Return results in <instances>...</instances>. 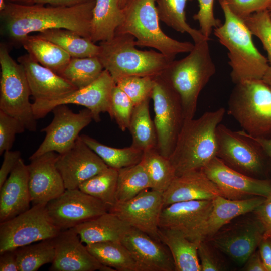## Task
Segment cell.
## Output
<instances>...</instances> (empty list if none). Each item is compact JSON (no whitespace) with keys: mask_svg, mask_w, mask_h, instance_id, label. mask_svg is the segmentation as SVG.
Here are the masks:
<instances>
[{"mask_svg":"<svg viewBox=\"0 0 271 271\" xmlns=\"http://www.w3.org/2000/svg\"><path fill=\"white\" fill-rule=\"evenodd\" d=\"M243 20L267 52L269 67L265 76L271 77V18L268 10L255 13Z\"/></svg>","mask_w":271,"mask_h":271,"instance_id":"cell-41","label":"cell"},{"mask_svg":"<svg viewBox=\"0 0 271 271\" xmlns=\"http://www.w3.org/2000/svg\"><path fill=\"white\" fill-rule=\"evenodd\" d=\"M21 158V153L19 151L10 150L4 152V159L0 168V187Z\"/></svg>","mask_w":271,"mask_h":271,"instance_id":"cell-49","label":"cell"},{"mask_svg":"<svg viewBox=\"0 0 271 271\" xmlns=\"http://www.w3.org/2000/svg\"><path fill=\"white\" fill-rule=\"evenodd\" d=\"M216 248L208 241L199 243L198 255L201 271H218L224 269L223 262L216 253Z\"/></svg>","mask_w":271,"mask_h":271,"instance_id":"cell-47","label":"cell"},{"mask_svg":"<svg viewBox=\"0 0 271 271\" xmlns=\"http://www.w3.org/2000/svg\"><path fill=\"white\" fill-rule=\"evenodd\" d=\"M131 228L115 214L108 211L73 228L82 242L87 245L106 241H121Z\"/></svg>","mask_w":271,"mask_h":271,"instance_id":"cell-27","label":"cell"},{"mask_svg":"<svg viewBox=\"0 0 271 271\" xmlns=\"http://www.w3.org/2000/svg\"><path fill=\"white\" fill-rule=\"evenodd\" d=\"M219 108L197 119L185 120L169 157L176 176L202 169L217 155L216 129L225 113Z\"/></svg>","mask_w":271,"mask_h":271,"instance_id":"cell-3","label":"cell"},{"mask_svg":"<svg viewBox=\"0 0 271 271\" xmlns=\"http://www.w3.org/2000/svg\"><path fill=\"white\" fill-rule=\"evenodd\" d=\"M95 1L73 7L8 3L0 12L1 34L8 41L7 45H21L22 40L32 32L55 28L69 29L90 40Z\"/></svg>","mask_w":271,"mask_h":271,"instance_id":"cell-1","label":"cell"},{"mask_svg":"<svg viewBox=\"0 0 271 271\" xmlns=\"http://www.w3.org/2000/svg\"><path fill=\"white\" fill-rule=\"evenodd\" d=\"M37 35L57 45L72 58L97 56L99 52V45L69 29H47Z\"/></svg>","mask_w":271,"mask_h":271,"instance_id":"cell-31","label":"cell"},{"mask_svg":"<svg viewBox=\"0 0 271 271\" xmlns=\"http://www.w3.org/2000/svg\"><path fill=\"white\" fill-rule=\"evenodd\" d=\"M151 99L155 113L157 149L162 155L169 158L185 121L181 99L160 74L154 77Z\"/></svg>","mask_w":271,"mask_h":271,"instance_id":"cell-10","label":"cell"},{"mask_svg":"<svg viewBox=\"0 0 271 271\" xmlns=\"http://www.w3.org/2000/svg\"><path fill=\"white\" fill-rule=\"evenodd\" d=\"M48 215L60 231L72 228L109 211V207L79 189H66L46 204Z\"/></svg>","mask_w":271,"mask_h":271,"instance_id":"cell-13","label":"cell"},{"mask_svg":"<svg viewBox=\"0 0 271 271\" xmlns=\"http://www.w3.org/2000/svg\"><path fill=\"white\" fill-rule=\"evenodd\" d=\"M217 186L222 196L231 200L266 197L271 192V180L244 174L229 167L217 156L201 169Z\"/></svg>","mask_w":271,"mask_h":271,"instance_id":"cell-14","label":"cell"},{"mask_svg":"<svg viewBox=\"0 0 271 271\" xmlns=\"http://www.w3.org/2000/svg\"><path fill=\"white\" fill-rule=\"evenodd\" d=\"M53 239L33 243L15 250L19 271H36L44 264L52 263L55 256Z\"/></svg>","mask_w":271,"mask_h":271,"instance_id":"cell-40","label":"cell"},{"mask_svg":"<svg viewBox=\"0 0 271 271\" xmlns=\"http://www.w3.org/2000/svg\"><path fill=\"white\" fill-rule=\"evenodd\" d=\"M59 154L45 153L32 159L28 166L29 187L33 205L47 204L66 190L56 163Z\"/></svg>","mask_w":271,"mask_h":271,"instance_id":"cell-21","label":"cell"},{"mask_svg":"<svg viewBox=\"0 0 271 271\" xmlns=\"http://www.w3.org/2000/svg\"><path fill=\"white\" fill-rule=\"evenodd\" d=\"M263 79L271 87V77L265 76Z\"/></svg>","mask_w":271,"mask_h":271,"instance_id":"cell-58","label":"cell"},{"mask_svg":"<svg viewBox=\"0 0 271 271\" xmlns=\"http://www.w3.org/2000/svg\"><path fill=\"white\" fill-rule=\"evenodd\" d=\"M245 263L244 270L266 271L258 250L254 252Z\"/></svg>","mask_w":271,"mask_h":271,"instance_id":"cell-52","label":"cell"},{"mask_svg":"<svg viewBox=\"0 0 271 271\" xmlns=\"http://www.w3.org/2000/svg\"><path fill=\"white\" fill-rule=\"evenodd\" d=\"M0 110L18 120L30 131L36 130V118L29 101L30 89L23 66L0 44Z\"/></svg>","mask_w":271,"mask_h":271,"instance_id":"cell-8","label":"cell"},{"mask_svg":"<svg viewBox=\"0 0 271 271\" xmlns=\"http://www.w3.org/2000/svg\"><path fill=\"white\" fill-rule=\"evenodd\" d=\"M212 200L174 203L163 207L159 228L177 230L192 241L200 243L201 229L211 211Z\"/></svg>","mask_w":271,"mask_h":271,"instance_id":"cell-19","label":"cell"},{"mask_svg":"<svg viewBox=\"0 0 271 271\" xmlns=\"http://www.w3.org/2000/svg\"><path fill=\"white\" fill-rule=\"evenodd\" d=\"M135 40L131 34L115 33L99 43L97 57L115 82L126 76H156L173 61L160 52L137 49Z\"/></svg>","mask_w":271,"mask_h":271,"instance_id":"cell-5","label":"cell"},{"mask_svg":"<svg viewBox=\"0 0 271 271\" xmlns=\"http://www.w3.org/2000/svg\"><path fill=\"white\" fill-rule=\"evenodd\" d=\"M217 155L226 164L248 176L265 179L271 161L261 146L244 130L222 124L216 129Z\"/></svg>","mask_w":271,"mask_h":271,"instance_id":"cell-9","label":"cell"},{"mask_svg":"<svg viewBox=\"0 0 271 271\" xmlns=\"http://www.w3.org/2000/svg\"><path fill=\"white\" fill-rule=\"evenodd\" d=\"M156 0H127L124 18L115 33H128L135 38V44L153 48L171 60L179 53H189L194 44L179 41L161 29Z\"/></svg>","mask_w":271,"mask_h":271,"instance_id":"cell-6","label":"cell"},{"mask_svg":"<svg viewBox=\"0 0 271 271\" xmlns=\"http://www.w3.org/2000/svg\"><path fill=\"white\" fill-rule=\"evenodd\" d=\"M124 18L118 0H96L90 25V40L95 43L111 39Z\"/></svg>","mask_w":271,"mask_h":271,"instance_id":"cell-29","label":"cell"},{"mask_svg":"<svg viewBox=\"0 0 271 271\" xmlns=\"http://www.w3.org/2000/svg\"><path fill=\"white\" fill-rule=\"evenodd\" d=\"M163 208V193L147 189L129 200L116 202L109 211L131 227L160 241L159 223Z\"/></svg>","mask_w":271,"mask_h":271,"instance_id":"cell-17","label":"cell"},{"mask_svg":"<svg viewBox=\"0 0 271 271\" xmlns=\"http://www.w3.org/2000/svg\"><path fill=\"white\" fill-rule=\"evenodd\" d=\"M224 22L213 30L219 42L228 50L230 77L235 84L263 79L269 65L254 44L252 33L243 20L236 16L225 1L219 3Z\"/></svg>","mask_w":271,"mask_h":271,"instance_id":"cell-2","label":"cell"},{"mask_svg":"<svg viewBox=\"0 0 271 271\" xmlns=\"http://www.w3.org/2000/svg\"><path fill=\"white\" fill-rule=\"evenodd\" d=\"M227 111L249 135L271 138V87L263 79L235 84Z\"/></svg>","mask_w":271,"mask_h":271,"instance_id":"cell-7","label":"cell"},{"mask_svg":"<svg viewBox=\"0 0 271 271\" xmlns=\"http://www.w3.org/2000/svg\"><path fill=\"white\" fill-rule=\"evenodd\" d=\"M95 0H34V4L49 5L57 7H73Z\"/></svg>","mask_w":271,"mask_h":271,"instance_id":"cell-53","label":"cell"},{"mask_svg":"<svg viewBox=\"0 0 271 271\" xmlns=\"http://www.w3.org/2000/svg\"><path fill=\"white\" fill-rule=\"evenodd\" d=\"M268 12L271 18V7L268 9Z\"/></svg>","mask_w":271,"mask_h":271,"instance_id":"cell-59","label":"cell"},{"mask_svg":"<svg viewBox=\"0 0 271 271\" xmlns=\"http://www.w3.org/2000/svg\"><path fill=\"white\" fill-rule=\"evenodd\" d=\"M151 189L150 180L142 161L118 170L117 202L129 200L144 190Z\"/></svg>","mask_w":271,"mask_h":271,"instance_id":"cell-36","label":"cell"},{"mask_svg":"<svg viewBox=\"0 0 271 271\" xmlns=\"http://www.w3.org/2000/svg\"><path fill=\"white\" fill-rule=\"evenodd\" d=\"M127 0H118V3L120 7L123 9L125 6Z\"/></svg>","mask_w":271,"mask_h":271,"instance_id":"cell-57","label":"cell"},{"mask_svg":"<svg viewBox=\"0 0 271 271\" xmlns=\"http://www.w3.org/2000/svg\"><path fill=\"white\" fill-rule=\"evenodd\" d=\"M23 125L16 118L0 110V154L10 150L15 136L25 130Z\"/></svg>","mask_w":271,"mask_h":271,"instance_id":"cell-44","label":"cell"},{"mask_svg":"<svg viewBox=\"0 0 271 271\" xmlns=\"http://www.w3.org/2000/svg\"><path fill=\"white\" fill-rule=\"evenodd\" d=\"M17 61L25 70L34 102L55 101L78 89L60 75L41 65L29 53L20 56Z\"/></svg>","mask_w":271,"mask_h":271,"instance_id":"cell-22","label":"cell"},{"mask_svg":"<svg viewBox=\"0 0 271 271\" xmlns=\"http://www.w3.org/2000/svg\"><path fill=\"white\" fill-rule=\"evenodd\" d=\"M0 254L1 271H19L15 250H7Z\"/></svg>","mask_w":271,"mask_h":271,"instance_id":"cell-50","label":"cell"},{"mask_svg":"<svg viewBox=\"0 0 271 271\" xmlns=\"http://www.w3.org/2000/svg\"><path fill=\"white\" fill-rule=\"evenodd\" d=\"M7 3V0H0V12L5 9Z\"/></svg>","mask_w":271,"mask_h":271,"instance_id":"cell-56","label":"cell"},{"mask_svg":"<svg viewBox=\"0 0 271 271\" xmlns=\"http://www.w3.org/2000/svg\"><path fill=\"white\" fill-rule=\"evenodd\" d=\"M79 136L109 167L118 170L137 164L143 159L144 152L132 146L121 149L116 148L105 145L87 135Z\"/></svg>","mask_w":271,"mask_h":271,"instance_id":"cell-35","label":"cell"},{"mask_svg":"<svg viewBox=\"0 0 271 271\" xmlns=\"http://www.w3.org/2000/svg\"><path fill=\"white\" fill-rule=\"evenodd\" d=\"M264 235V229L255 217L230 222L206 240L241 264L256 251Z\"/></svg>","mask_w":271,"mask_h":271,"instance_id":"cell-16","label":"cell"},{"mask_svg":"<svg viewBox=\"0 0 271 271\" xmlns=\"http://www.w3.org/2000/svg\"><path fill=\"white\" fill-rule=\"evenodd\" d=\"M53 240L55 256L50 270H115L101 264L89 252L73 228L60 231Z\"/></svg>","mask_w":271,"mask_h":271,"instance_id":"cell-20","label":"cell"},{"mask_svg":"<svg viewBox=\"0 0 271 271\" xmlns=\"http://www.w3.org/2000/svg\"><path fill=\"white\" fill-rule=\"evenodd\" d=\"M252 212L264 229V237L271 235V192Z\"/></svg>","mask_w":271,"mask_h":271,"instance_id":"cell-48","label":"cell"},{"mask_svg":"<svg viewBox=\"0 0 271 271\" xmlns=\"http://www.w3.org/2000/svg\"><path fill=\"white\" fill-rule=\"evenodd\" d=\"M56 166L66 189L78 188L81 183L108 167L80 136L68 151L58 155Z\"/></svg>","mask_w":271,"mask_h":271,"instance_id":"cell-18","label":"cell"},{"mask_svg":"<svg viewBox=\"0 0 271 271\" xmlns=\"http://www.w3.org/2000/svg\"><path fill=\"white\" fill-rule=\"evenodd\" d=\"M148 98L134 106L128 129L132 147L143 152L157 148L156 130L149 113Z\"/></svg>","mask_w":271,"mask_h":271,"instance_id":"cell-32","label":"cell"},{"mask_svg":"<svg viewBox=\"0 0 271 271\" xmlns=\"http://www.w3.org/2000/svg\"><path fill=\"white\" fill-rule=\"evenodd\" d=\"M199 10L193 18L197 21L200 31L202 35L209 39L212 31L221 25V21L215 18L214 14V0H197Z\"/></svg>","mask_w":271,"mask_h":271,"instance_id":"cell-45","label":"cell"},{"mask_svg":"<svg viewBox=\"0 0 271 271\" xmlns=\"http://www.w3.org/2000/svg\"><path fill=\"white\" fill-rule=\"evenodd\" d=\"M8 3H12L23 5H32L34 4V0H7Z\"/></svg>","mask_w":271,"mask_h":271,"instance_id":"cell-55","label":"cell"},{"mask_svg":"<svg viewBox=\"0 0 271 271\" xmlns=\"http://www.w3.org/2000/svg\"><path fill=\"white\" fill-rule=\"evenodd\" d=\"M115 82L106 70L89 85L77 89L61 99L51 101L32 103L34 115L36 118L45 117L56 106L76 104L89 109L95 122L100 121V114L107 112L111 114V95Z\"/></svg>","mask_w":271,"mask_h":271,"instance_id":"cell-15","label":"cell"},{"mask_svg":"<svg viewBox=\"0 0 271 271\" xmlns=\"http://www.w3.org/2000/svg\"><path fill=\"white\" fill-rule=\"evenodd\" d=\"M267 237H269L271 238V235H270L269 236Z\"/></svg>","mask_w":271,"mask_h":271,"instance_id":"cell-61","label":"cell"},{"mask_svg":"<svg viewBox=\"0 0 271 271\" xmlns=\"http://www.w3.org/2000/svg\"><path fill=\"white\" fill-rule=\"evenodd\" d=\"M192 0H156L159 18L166 25L181 33H187L194 43L204 39L199 30L192 28L186 21L185 8L188 2Z\"/></svg>","mask_w":271,"mask_h":271,"instance_id":"cell-34","label":"cell"},{"mask_svg":"<svg viewBox=\"0 0 271 271\" xmlns=\"http://www.w3.org/2000/svg\"><path fill=\"white\" fill-rule=\"evenodd\" d=\"M104 70L97 56L72 57L59 75L79 89L95 81Z\"/></svg>","mask_w":271,"mask_h":271,"instance_id":"cell-37","label":"cell"},{"mask_svg":"<svg viewBox=\"0 0 271 271\" xmlns=\"http://www.w3.org/2000/svg\"><path fill=\"white\" fill-rule=\"evenodd\" d=\"M218 2H219V3H221V2H224V1H225L226 0H218Z\"/></svg>","mask_w":271,"mask_h":271,"instance_id":"cell-60","label":"cell"},{"mask_svg":"<svg viewBox=\"0 0 271 271\" xmlns=\"http://www.w3.org/2000/svg\"><path fill=\"white\" fill-rule=\"evenodd\" d=\"M225 2L230 10L242 20L271 7V0H226Z\"/></svg>","mask_w":271,"mask_h":271,"instance_id":"cell-46","label":"cell"},{"mask_svg":"<svg viewBox=\"0 0 271 271\" xmlns=\"http://www.w3.org/2000/svg\"><path fill=\"white\" fill-rule=\"evenodd\" d=\"M28 166L21 158L0 187V223L30 208Z\"/></svg>","mask_w":271,"mask_h":271,"instance_id":"cell-24","label":"cell"},{"mask_svg":"<svg viewBox=\"0 0 271 271\" xmlns=\"http://www.w3.org/2000/svg\"><path fill=\"white\" fill-rule=\"evenodd\" d=\"M118 170L108 167L81 183V191L93 196L110 207L117 202Z\"/></svg>","mask_w":271,"mask_h":271,"instance_id":"cell-39","label":"cell"},{"mask_svg":"<svg viewBox=\"0 0 271 271\" xmlns=\"http://www.w3.org/2000/svg\"><path fill=\"white\" fill-rule=\"evenodd\" d=\"M159 237L170 251L176 271H201L198 255L199 243L173 229L159 228Z\"/></svg>","mask_w":271,"mask_h":271,"instance_id":"cell-28","label":"cell"},{"mask_svg":"<svg viewBox=\"0 0 271 271\" xmlns=\"http://www.w3.org/2000/svg\"><path fill=\"white\" fill-rule=\"evenodd\" d=\"M110 105L111 118L115 119L122 131L128 129L134 104L116 84L112 90Z\"/></svg>","mask_w":271,"mask_h":271,"instance_id":"cell-43","label":"cell"},{"mask_svg":"<svg viewBox=\"0 0 271 271\" xmlns=\"http://www.w3.org/2000/svg\"><path fill=\"white\" fill-rule=\"evenodd\" d=\"M222 196L219 189L201 170L176 176L163 193V207L176 202L213 200Z\"/></svg>","mask_w":271,"mask_h":271,"instance_id":"cell-25","label":"cell"},{"mask_svg":"<svg viewBox=\"0 0 271 271\" xmlns=\"http://www.w3.org/2000/svg\"><path fill=\"white\" fill-rule=\"evenodd\" d=\"M249 136L261 146L271 161V138H258Z\"/></svg>","mask_w":271,"mask_h":271,"instance_id":"cell-54","label":"cell"},{"mask_svg":"<svg viewBox=\"0 0 271 271\" xmlns=\"http://www.w3.org/2000/svg\"><path fill=\"white\" fill-rule=\"evenodd\" d=\"M259 252L266 271H271V238L264 237L258 246Z\"/></svg>","mask_w":271,"mask_h":271,"instance_id":"cell-51","label":"cell"},{"mask_svg":"<svg viewBox=\"0 0 271 271\" xmlns=\"http://www.w3.org/2000/svg\"><path fill=\"white\" fill-rule=\"evenodd\" d=\"M142 161L150 180L151 189L164 193L176 176L169 159L154 148L144 152Z\"/></svg>","mask_w":271,"mask_h":271,"instance_id":"cell-38","label":"cell"},{"mask_svg":"<svg viewBox=\"0 0 271 271\" xmlns=\"http://www.w3.org/2000/svg\"><path fill=\"white\" fill-rule=\"evenodd\" d=\"M129 251L141 271H174L170 251L161 241L131 227L121 241Z\"/></svg>","mask_w":271,"mask_h":271,"instance_id":"cell-23","label":"cell"},{"mask_svg":"<svg viewBox=\"0 0 271 271\" xmlns=\"http://www.w3.org/2000/svg\"><path fill=\"white\" fill-rule=\"evenodd\" d=\"M86 246L103 265L118 271H141L130 252L121 241L98 242Z\"/></svg>","mask_w":271,"mask_h":271,"instance_id":"cell-33","label":"cell"},{"mask_svg":"<svg viewBox=\"0 0 271 271\" xmlns=\"http://www.w3.org/2000/svg\"><path fill=\"white\" fill-rule=\"evenodd\" d=\"M51 112L52 121L41 129L46 134L45 138L29 160L50 152L65 153L74 145L80 132L93 120L91 111L86 108L74 113L63 104L55 106Z\"/></svg>","mask_w":271,"mask_h":271,"instance_id":"cell-12","label":"cell"},{"mask_svg":"<svg viewBox=\"0 0 271 271\" xmlns=\"http://www.w3.org/2000/svg\"><path fill=\"white\" fill-rule=\"evenodd\" d=\"M216 72L209 39L194 43L189 54L171 61L160 74L179 95L185 120L195 115L200 93Z\"/></svg>","mask_w":271,"mask_h":271,"instance_id":"cell-4","label":"cell"},{"mask_svg":"<svg viewBox=\"0 0 271 271\" xmlns=\"http://www.w3.org/2000/svg\"><path fill=\"white\" fill-rule=\"evenodd\" d=\"M21 45L41 65L59 75L71 56L54 43L36 35H27Z\"/></svg>","mask_w":271,"mask_h":271,"instance_id":"cell-30","label":"cell"},{"mask_svg":"<svg viewBox=\"0 0 271 271\" xmlns=\"http://www.w3.org/2000/svg\"><path fill=\"white\" fill-rule=\"evenodd\" d=\"M46 204L34 205L27 211L0 223V253L44 240L60 231L51 222Z\"/></svg>","mask_w":271,"mask_h":271,"instance_id":"cell-11","label":"cell"},{"mask_svg":"<svg viewBox=\"0 0 271 271\" xmlns=\"http://www.w3.org/2000/svg\"><path fill=\"white\" fill-rule=\"evenodd\" d=\"M265 197H254L242 200H231L219 196L212 200L211 211L203 225L199 241L208 240L236 217L253 212Z\"/></svg>","mask_w":271,"mask_h":271,"instance_id":"cell-26","label":"cell"},{"mask_svg":"<svg viewBox=\"0 0 271 271\" xmlns=\"http://www.w3.org/2000/svg\"><path fill=\"white\" fill-rule=\"evenodd\" d=\"M154 77L126 76L118 79L115 84L129 97L134 106L151 98Z\"/></svg>","mask_w":271,"mask_h":271,"instance_id":"cell-42","label":"cell"}]
</instances>
